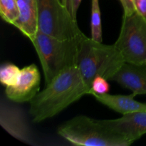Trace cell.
Wrapping results in <instances>:
<instances>
[{
    "mask_svg": "<svg viewBox=\"0 0 146 146\" xmlns=\"http://www.w3.org/2000/svg\"><path fill=\"white\" fill-rule=\"evenodd\" d=\"M91 89L76 66L66 68L29 102L32 121L38 123L53 118L81 97L89 94Z\"/></svg>",
    "mask_w": 146,
    "mask_h": 146,
    "instance_id": "6da1fadb",
    "label": "cell"
},
{
    "mask_svg": "<svg viewBox=\"0 0 146 146\" xmlns=\"http://www.w3.org/2000/svg\"><path fill=\"white\" fill-rule=\"evenodd\" d=\"M123 63V58L114 44L106 45L88 38L84 33L81 34L76 66L89 88L98 76L111 81Z\"/></svg>",
    "mask_w": 146,
    "mask_h": 146,
    "instance_id": "7a4b0ae2",
    "label": "cell"
},
{
    "mask_svg": "<svg viewBox=\"0 0 146 146\" xmlns=\"http://www.w3.org/2000/svg\"><path fill=\"white\" fill-rule=\"evenodd\" d=\"M58 134L68 142L82 146H129L133 143L114 131L104 120L78 115L61 124Z\"/></svg>",
    "mask_w": 146,
    "mask_h": 146,
    "instance_id": "3957f363",
    "label": "cell"
},
{
    "mask_svg": "<svg viewBox=\"0 0 146 146\" xmlns=\"http://www.w3.org/2000/svg\"><path fill=\"white\" fill-rule=\"evenodd\" d=\"M81 34L73 39H59L38 30L31 42L41 64L46 85L66 68L76 66Z\"/></svg>",
    "mask_w": 146,
    "mask_h": 146,
    "instance_id": "277c9868",
    "label": "cell"
},
{
    "mask_svg": "<svg viewBox=\"0 0 146 146\" xmlns=\"http://www.w3.org/2000/svg\"><path fill=\"white\" fill-rule=\"evenodd\" d=\"M38 31L59 39H73L82 31L61 0H38Z\"/></svg>",
    "mask_w": 146,
    "mask_h": 146,
    "instance_id": "5b68a950",
    "label": "cell"
},
{
    "mask_svg": "<svg viewBox=\"0 0 146 146\" xmlns=\"http://www.w3.org/2000/svg\"><path fill=\"white\" fill-rule=\"evenodd\" d=\"M125 62L146 63V19L136 11L123 14L121 31L114 44Z\"/></svg>",
    "mask_w": 146,
    "mask_h": 146,
    "instance_id": "8992f818",
    "label": "cell"
},
{
    "mask_svg": "<svg viewBox=\"0 0 146 146\" xmlns=\"http://www.w3.org/2000/svg\"><path fill=\"white\" fill-rule=\"evenodd\" d=\"M0 124L10 135L18 141L34 145L31 131L24 112L19 107L1 101Z\"/></svg>",
    "mask_w": 146,
    "mask_h": 146,
    "instance_id": "52a82bcc",
    "label": "cell"
},
{
    "mask_svg": "<svg viewBox=\"0 0 146 146\" xmlns=\"http://www.w3.org/2000/svg\"><path fill=\"white\" fill-rule=\"evenodd\" d=\"M40 82L41 76L36 66H27L21 70L18 82L6 87V96L13 102H30L39 92Z\"/></svg>",
    "mask_w": 146,
    "mask_h": 146,
    "instance_id": "ba28073f",
    "label": "cell"
},
{
    "mask_svg": "<svg viewBox=\"0 0 146 146\" xmlns=\"http://www.w3.org/2000/svg\"><path fill=\"white\" fill-rule=\"evenodd\" d=\"M106 125L132 143L146 134V111L123 115L117 119L104 120Z\"/></svg>",
    "mask_w": 146,
    "mask_h": 146,
    "instance_id": "9c48e42d",
    "label": "cell"
},
{
    "mask_svg": "<svg viewBox=\"0 0 146 146\" xmlns=\"http://www.w3.org/2000/svg\"><path fill=\"white\" fill-rule=\"evenodd\" d=\"M111 81H115L135 95H146V65L123 63Z\"/></svg>",
    "mask_w": 146,
    "mask_h": 146,
    "instance_id": "30bf717a",
    "label": "cell"
},
{
    "mask_svg": "<svg viewBox=\"0 0 146 146\" xmlns=\"http://www.w3.org/2000/svg\"><path fill=\"white\" fill-rule=\"evenodd\" d=\"M89 95H92L98 102L122 115L146 111V104L135 100L134 98L136 95L133 93L131 95L125 96L111 95L108 93L101 94L90 91Z\"/></svg>",
    "mask_w": 146,
    "mask_h": 146,
    "instance_id": "8fae6325",
    "label": "cell"
},
{
    "mask_svg": "<svg viewBox=\"0 0 146 146\" xmlns=\"http://www.w3.org/2000/svg\"><path fill=\"white\" fill-rule=\"evenodd\" d=\"M19 17L13 26L30 40L38 31V0H17Z\"/></svg>",
    "mask_w": 146,
    "mask_h": 146,
    "instance_id": "7c38bea8",
    "label": "cell"
},
{
    "mask_svg": "<svg viewBox=\"0 0 146 146\" xmlns=\"http://www.w3.org/2000/svg\"><path fill=\"white\" fill-rule=\"evenodd\" d=\"M91 31L92 39L102 42V24L99 0H91Z\"/></svg>",
    "mask_w": 146,
    "mask_h": 146,
    "instance_id": "4fadbf2b",
    "label": "cell"
},
{
    "mask_svg": "<svg viewBox=\"0 0 146 146\" xmlns=\"http://www.w3.org/2000/svg\"><path fill=\"white\" fill-rule=\"evenodd\" d=\"M0 15L5 22L14 25L19 17L17 0H0Z\"/></svg>",
    "mask_w": 146,
    "mask_h": 146,
    "instance_id": "5bb4252c",
    "label": "cell"
},
{
    "mask_svg": "<svg viewBox=\"0 0 146 146\" xmlns=\"http://www.w3.org/2000/svg\"><path fill=\"white\" fill-rule=\"evenodd\" d=\"M21 70L13 64H5L0 69V81L6 87L14 86L18 82Z\"/></svg>",
    "mask_w": 146,
    "mask_h": 146,
    "instance_id": "9a60e30c",
    "label": "cell"
},
{
    "mask_svg": "<svg viewBox=\"0 0 146 146\" xmlns=\"http://www.w3.org/2000/svg\"><path fill=\"white\" fill-rule=\"evenodd\" d=\"M108 80L102 76L96 77L91 84V89L90 91L97 93V94H107L109 91L110 86Z\"/></svg>",
    "mask_w": 146,
    "mask_h": 146,
    "instance_id": "2e32d148",
    "label": "cell"
},
{
    "mask_svg": "<svg viewBox=\"0 0 146 146\" xmlns=\"http://www.w3.org/2000/svg\"><path fill=\"white\" fill-rule=\"evenodd\" d=\"M82 0H61L74 19H76L77 11Z\"/></svg>",
    "mask_w": 146,
    "mask_h": 146,
    "instance_id": "e0dca14e",
    "label": "cell"
},
{
    "mask_svg": "<svg viewBox=\"0 0 146 146\" xmlns=\"http://www.w3.org/2000/svg\"><path fill=\"white\" fill-rule=\"evenodd\" d=\"M133 1L135 11L146 19V0H133Z\"/></svg>",
    "mask_w": 146,
    "mask_h": 146,
    "instance_id": "ac0fdd59",
    "label": "cell"
},
{
    "mask_svg": "<svg viewBox=\"0 0 146 146\" xmlns=\"http://www.w3.org/2000/svg\"><path fill=\"white\" fill-rule=\"evenodd\" d=\"M123 9V14H129L135 11L133 0H119Z\"/></svg>",
    "mask_w": 146,
    "mask_h": 146,
    "instance_id": "d6986e66",
    "label": "cell"
},
{
    "mask_svg": "<svg viewBox=\"0 0 146 146\" xmlns=\"http://www.w3.org/2000/svg\"><path fill=\"white\" fill-rule=\"evenodd\" d=\"M145 65H146V63H145Z\"/></svg>",
    "mask_w": 146,
    "mask_h": 146,
    "instance_id": "ffe728a7",
    "label": "cell"
}]
</instances>
